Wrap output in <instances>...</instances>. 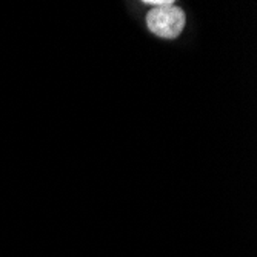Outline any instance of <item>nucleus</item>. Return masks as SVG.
<instances>
[{"mask_svg": "<svg viewBox=\"0 0 257 257\" xmlns=\"http://www.w3.org/2000/svg\"><path fill=\"white\" fill-rule=\"evenodd\" d=\"M145 5H153L154 8H165V7H171L174 4L171 0H147Z\"/></svg>", "mask_w": 257, "mask_h": 257, "instance_id": "obj_2", "label": "nucleus"}, {"mask_svg": "<svg viewBox=\"0 0 257 257\" xmlns=\"http://www.w3.org/2000/svg\"><path fill=\"white\" fill-rule=\"evenodd\" d=\"M147 25L159 37L176 39L185 28V13L176 5L153 8L147 16Z\"/></svg>", "mask_w": 257, "mask_h": 257, "instance_id": "obj_1", "label": "nucleus"}]
</instances>
